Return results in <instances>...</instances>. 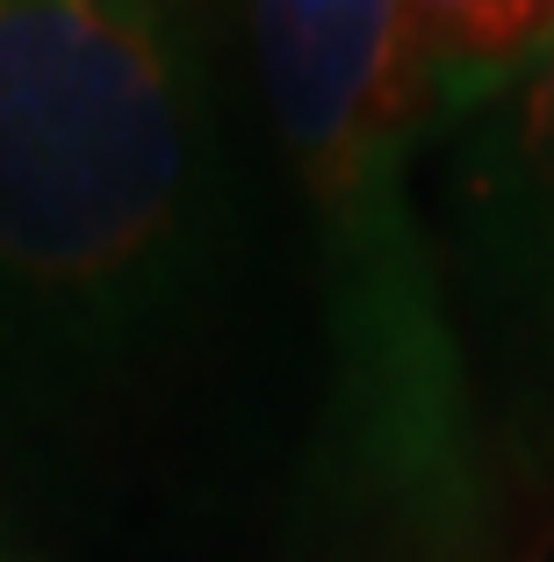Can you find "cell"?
I'll return each mask as SVG.
<instances>
[{
  "mask_svg": "<svg viewBox=\"0 0 554 562\" xmlns=\"http://www.w3.org/2000/svg\"><path fill=\"white\" fill-rule=\"evenodd\" d=\"M202 0H0V296L159 303L210 181Z\"/></svg>",
  "mask_w": 554,
  "mask_h": 562,
  "instance_id": "cell-2",
  "label": "cell"
},
{
  "mask_svg": "<svg viewBox=\"0 0 554 562\" xmlns=\"http://www.w3.org/2000/svg\"><path fill=\"white\" fill-rule=\"evenodd\" d=\"M511 101H519V166L554 216V44L540 50V66L525 72V87Z\"/></svg>",
  "mask_w": 554,
  "mask_h": 562,
  "instance_id": "cell-4",
  "label": "cell"
},
{
  "mask_svg": "<svg viewBox=\"0 0 554 562\" xmlns=\"http://www.w3.org/2000/svg\"><path fill=\"white\" fill-rule=\"evenodd\" d=\"M267 123L310 210L346 476L410 541L454 548L483 519V454L410 145L432 109L404 0H238Z\"/></svg>",
  "mask_w": 554,
  "mask_h": 562,
  "instance_id": "cell-1",
  "label": "cell"
},
{
  "mask_svg": "<svg viewBox=\"0 0 554 562\" xmlns=\"http://www.w3.org/2000/svg\"><path fill=\"white\" fill-rule=\"evenodd\" d=\"M432 109L511 101L554 44V0H404Z\"/></svg>",
  "mask_w": 554,
  "mask_h": 562,
  "instance_id": "cell-3",
  "label": "cell"
}]
</instances>
